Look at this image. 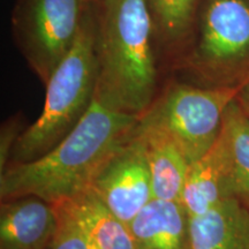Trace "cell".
Listing matches in <instances>:
<instances>
[{"label": "cell", "instance_id": "cell-1", "mask_svg": "<svg viewBox=\"0 0 249 249\" xmlns=\"http://www.w3.org/2000/svg\"><path fill=\"white\" fill-rule=\"evenodd\" d=\"M140 117L93 98L76 127L45 155L8 164L0 174V198L36 196L58 204L89 191L99 167L134 133Z\"/></svg>", "mask_w": 249, "mask_h": 249}, {"label": "cell", "instance_id": "cell-2", "mask_svg": "<svg viewBox=\"0 0 249 249\" xmlns=\"http://www.w3.org/2000/svg\"><path fill=\"white\" fill-rule=\"evenodd\" d=\"M93 13L95 97L141 118L158 95V49L148 0H97Z\"/></svg>", "mask_w": 249, "mask_h": 249}, {"label": "cell", "instance_id": "cell-3", "mask_svg": "<svg viewBox=\"0 0 249 249\" xmlns=\"http://www.w3.org/2000/svg\"><path fill=\"white\" fill-rule=\"evenodd\" d=\"M98 64L93 1L73 48L46 82L42 113L21 132L9 164L26 163L45 155L86 116L95 98Z\"/></svg>", "mask_w": 249, "mask_h": 249}, {"label": "cell", "instance_id": "cell-4", "mask_svg": "<svg viewBox=\"0 0 249 249\" xmlns=\"http://www.w3.org/2000/svg\"><path fill=\"white\" fill-rule=\"evenodd\" d=\"M200 86L241 88L249 81V0H202L192 39L176 64Z\"/></svg>", "mask_w": 249, "mask_h": 249}, {"label": "cell", "instance_id": "cell-5", "mask_svg": "<svg viewBox=\"0 0 249 249\" xmlns=\"http://www.w3.org/2000/svg\"><path fill=\"white\" fill-rule=\"evenodd\" d=\"M239 90L173 81L157 95L141 118L171 135L192 164L216 143L226 108Z\"/></svg>", "mask_w": 249, "mask_h": 249}, {"label": "cell", "instance_id": "cell-6", "mask_svg": "<svg viewBox=\"0 0 249 249\" xmlns=\"http://www.w3.org/2000/svg\"><path fill=\"white\" fill-rule=\"evenodd\" d=\"M92 0H17L12 30L18 50L43 85L79 36Z\"/></svg>", "mask_w": 249, "mask_h": 249}, {"label": "cell", "instance_id": "cell-7", "mask_svg": "<svg viewBox=\"0 0 249 249\" xmlns=\"http://www.w3.org/2000/svg\"><path fill=\"white\" fill-rule=\"evenodd\" d=\"M89 191L127 225L154 198L147 157L135 129L99 167Z\"/></svg>", "mask_w": 249, "mask_h": 249}, {"label": "cell", "instance_id": "cell-8", "mask_svg": "<svg viewBox=\"0 0 249 249\" xmlns=\"http://www.w3.org/2000/svg\"><path fill=\"white\" fill-rule=\"evenodd\" d=\"M58 225L54 204L36 196L1 201L0 249H45Z\"/></svg>", "mask_w": 249, "mask_h": 249}, {"label": "cell", "instance_id": "cell-9", "mask_svg": "<svg viewBox=\"0 0 249 249\" xmlns=\"http://www.w3.org/2000/svg\"><path fill=\"white\" fill-rule=\"evenodd\" d=\"M234 196L231 160L223 132L205 154L189 165L181 204L188 217L202 214Z\"/></svg>", "mask_w": 249, "mask_h": 249}, {"label": "cell", "instance_id": "cell-10", "mask_svg": "<svg viewBox=\"0 0 249 249\" xmlns=\"http://www.w3.org/2000/svg\"><path fill=\"white\" fill-rule=\"evenodd\" d=\"M135 134L141 140L149 171L154 197L181 202L189 161L177 142L163 128L140 118Z\"/></svg>", "mask_w": 249, "mask_h": 249}, {"label": "cell", "instance_id": "cell-11", "mask_svg": "<svg viewBox=\"0 0 249 249\" xmlns=\"http://www.w3.org/2000/svg\"><path fill=\"white\" fill-rule=\"evenodd\" d=\"M189 249H249V204L232 196L188 218Z\"/></svg>", "mask_w": 249, "mask_h": 249}, {"label": "cell", "instance_id": "cell-12", "mask_svg": "<svg viewBox=\"0 0 249 249\" xmlns=\"http://www.w3.org/2000/svg\"><path fill=\"white\" fill-rule=\"evenodd\" d=\"M188 218L181 202L154 197L129 227L138 249H189Z\"/></svg>", "mask_w": 249, "mask_h": 249}, {"label": "cell", "instance_id": "cell-13", "mask_svg": "<svg viewBox=\"0 0 249 249\" xmlns=\"http://www.w3.org/2000/svg\"><path fill=\"white\" fill-rule=\"evenodd\" d=\"M97 249H138L129 225L119 219L92 192L64 201Z\"/></svg>", "mask_w": 249, "mask_h": 249}, {"label": "cell", "instance_id": "cell-14", "mask_svg": "<svg viewBox=\"0 0 249 249\" xmlns=\"http://www.w3.org/2000/svg\"><path fill=\"white\" fill-rule=\"evenodd\" d=\"M202 0H148L158 51L176 66L188 48Z\"/></svg>", "mask_w": 249, "mask_h": 249}, {"label": "cell", "instance_id": "cell-15", "mask_svg": "<svg viewBox=\"0 0 249 249\" xmlns=\"http://www.w3.org/2000/svg\"><path fill=\"white\" fill-rule=\"evenodd\" d=\"M222 132L231 160L233 193L249 204V118L236 98L226 108Z\"/></svg>", "mask_w": 249, "mask_h": 249}, {"label": "cell", "instance_id": "cell-16", "mask_svg": "<svg viewBox=\"0 0 249 249\" xmlns=\"http://www.w3.org/2000/svg\"><path fill=\"white\" fill-rule=\"evenodd\" d=\"M54 205L58 211V225L49 246L50 249H97L66 204Z\"/></svg>", "mask_w": 249, "mask_h": 249}, {"label": "cell", "instance_id": "cell-17", "mask_svg": "<svg viewBox=\"0 0 249 249\" xmlns=\"http://www.w3.org/2000/svg\"><path fill=\"white\" fill-rule=\"evenodd\" d=\"M21 133H18V123L17 120L7 121L1 128L0 136V174L4 172L7 167L8 160H11L12 150L15 142Z\"/></svg>", "mask_w": 249, "mask_h": 249}, {"label": "cell", "instance_id": "cell-18", "mask_svg": "<svg viewBox=\"0 0 249 249\" xmlns=\"http://www.w3.org/2000/svg\"><path fill=\"white\" fill-rule=\"evenodd\" d=\"M236 101L239 102L242 110L245 111V113L249 118V81L239 90L238 95H236Z\"/></svg>", "mask_w": 249, "mask_h": 249}, {"label": "cell", "instance_id": "cell-19", "mask_svg": "<svg viewBox=\"0 0 249 249\" xmlns=\"http://www.w3.org/2000/svg\"><path fill=\"white\" fill-rule=\"evenodd\" d=\"M92 1H97V0H92Z\"/></svg>", "mask_w": 249, "mask_h": 249}]
</instances>
